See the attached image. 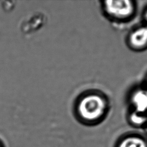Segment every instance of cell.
<instances>
[{
    "label": "cell",
    "instance_id": "9c48e42d",
    "mask_svg": "<svg viewBox=\"0 0 147 147\" xmlns=\"http://www.w3.org/2000/svg\"><path fill=\"white\" fill-rule=\"evenodd\" d=\"M0 147H6L3 141L0 138Z\"/></svg>",
    "mask_w": 147,
    "mask_h": 147
},
{
    "label": "cell",
    "instance_id": "8992f818",
    "mask_svg": "<svg viewBox=\"0 0 147 147\" xmlns=\"http://www.w3.org/2000/svg\"><path fill=\"white\" fill-rule=\"evenodd\" d=\"M126 121L129 126L133 129L144 130L147 125V115L139 113L130 110H126Z\"/></svg>",
    "mask_w": 147,
    "mask_h": 147
},
{
    "label": "cell",
    "instance_id": "5b68a950",
    "mask_svg": "<svg viewBox=\"0 0 147 147\" xmlns=\"http://www.w3.org/2000/svg\"><path fill=\"white\" fill-rule=\"evenodd\" d=\"M113 147H147V136L137 131H127L115 140Z\"/></svg>",
    "mask_w": 147,
    "mask_h": 147
},
{
    "label": "cell",
    "instance_id": "52a82bcc",
    "mask_svg": "<svg viewBox=\"0 0 147 147\" xmlns=\"http://www.w3.org/2000/svg\"><path fill=\"white\" fill-rule=\"evenodd\" d=\"M147 26V3L143 7L141 13V21Z\"/></svg>",
    "mask_w": 147,
    "mask_h": 147
},
{
    "label": "cell",
    "instance_id": "7a4b0ae2",
    "mask_svg": "<svg viewBox=\"0 0 147 147\" xmlns=\"http://www.w3.org/2000/svg\"><path fill=\"white\" fill-rule=\"evenodd\" d=\"M99 5L103 17L117 26L130 23L138 13V3L136 0H103L99 1Z\"/></svg>",
    "mask_w": 147,
    "mask_h": 147
},
{
    "label": "cell",
    "instance_id": "3957f363",
    "mask_svg": "<svg viewBox=\"0 0 147 147\" xmlns=\"http://www.w3.org/2000/svg\"><path fill=\"white\" fill-rule=\"evenodd\" d=\"M125 44L130 51L135 53L147 51V26L140 22L131 27L125 36Z\"/></svg>",
    "mask_w": 147,
    "mask_h": 147
},
{
    "label": "cell",
    "instance_id": "ba28073f",
    "mask_svg": "<svg viewBox=\"0 0 147 147\" xmlns=\"http://www.w3.org/2000/svg\"><path fill=\"white\" fill-rule=\"evenodd\" d=\"M141 83L147 88V71L144 74L143 79H142V82Z\"/></svg>",
    "mask_w": 147,
    "mask_h": 147
},
{
    "label": "cell",
    "instance_id": "277c9868",
    "mask_svg": "<svg viewBox=\"0 0 147 147\" xmlns=\"http://www.w3.org/2000/svg\"><path fill=\"white\" fill-rule=\"evenodd\" d=\"M127 109L147 115V88L141 83L134 84L127 93Z\"/></svg>",
    "mask_w": 147,
    "mask_h": 147
},
{
    "label": "cell",
    "instance_id": "30bf717a",
    "mask_svg": "<svg viewBox=\"0 0 147 147\" xmlns=\"http://www.w3.org/2000/svg\"><path fill=\"white\" fill-rule=\"evenodd\" d=\"M143 131H144V133L147 136V125H146L145 128L144 129V130H143Z\"/></svg>",
    "mask_w": 147,
    "mask_h": 147
},
{
    "label": "cell",
    "instance_id": "6da1fadb",
    "mask_svg": "<svg viewBox=\"0 0 147 147\" xmlns=\"http://www.w3.org/2000/svg\"><path fill=\"white\" fill-rule=\"evenodd\" d=\"M111 109L110 98L105 92L98 88H90L82 92L75 99L73 113L80 124L94 127L106 120Z\"/></svg>",
    "mask_w": 147,
    "mask_h": 147
}]
</instances>
